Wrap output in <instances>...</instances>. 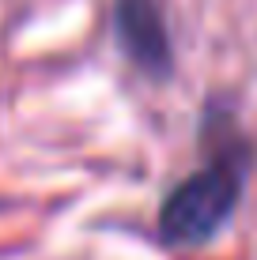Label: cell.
Wrapping results in <instances>:
<instances>
[{"label": "cell", "instance_id": "obj_1", "mask_svg": "<svg viewBox=\"0 0 257 260\" xmlns=\"http://www.w3.org/2000/svg\"><path fill=\"white\" fill-rule=\"evenodd\" d=\"M242 181L246 155L235 147L219 151L208 166H201L166 192L159 208V238L174 249H197L212 241L242 200Z\"/></svg>", "mask_w": 257, "mask_h": 260}, {"label": "cell", "instance_id": "obj_2", "mask_svg": "<svg viewBox=\"0 0 257 260\" xmlns=\"http://www.w3.org/2000/svg\"><path fill=\"white\" fill-rule=\"evenodd\" d=\"M113 30L118 46L140 72L152 79H166L174 72V49L159 0H113Z\"/></svg>", "mask_w": 257, "mask_h": 260}]
</instances>
